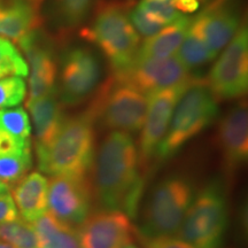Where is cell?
<instances>
[{"mask_svg": "<svg viewBox=\"0 0 248 248\" xmlns=\"http://www.w3.org/2000/svg\"><path fill=\"white\" fill-rule=\"evenodd\" d=\"M207 85L217 101L243 98L248 89V30L241 24L210 70Z\"/></svg>", "mask_w": 248, "mask_h": 248, "instance_id": "obj_8", "label": "cell"}, {"mask_svg": "<svg viewBox=\"0 0 248 248\" xmlns=\"http://www.w3.org/2000/svg\"><path fill=\"white\" fill-rule=\"evenodd\" d=\"M240 26V12L235 0H214L198 16L192 18L190 28L215 59Z\"/></svg>", "mask_w": 248, "mask_h": 248, "instance_id": "obj_14", "label": "cell"}, {"mask_svg": "<svg viewBox=\"0 0 248 248\" xmlns=\"http://www.w3.org/2000/svg\"><path fill=\"white\" fill-rule=\"evenodd\" d=\"M138 6L159 20L164 26L173 22L183 15L173 7L170 0H141Z\"/></svg>", "mask_w": 248, "mask_h": 248, "instance_id": "obj_29", "label": "cell"}, {"mask_svg": "<svg viewBox=\"0 0 248 248\" xmlns=\"http://www.w3.org/2000/svg\"><path fill=\"white\" fill-rule=\"evenodd\" d=\"M9 187L6 184H4L1 181H0V193H4V192H8Z\"/></svg>", "mask_w": 248, "mask_h": 248, "instance_id": "obj_35", "label": "cell"}, {"mask_svg": "<svg viewBox=\"0 0 248 248\" xmlns=\"http://www.w3.org/2000/svg\"><path fill=\"white\" fill-rule=\"evenodd\" d=\"M193 197V185L186 176L173 173L157 182L142 209L138 229L141 239L176 235Z\"/></svg>", "mask_w": 248, "mask_h": 248, "instance_id": "obj_4", "label": "cell"}, {"mask_svg": "<svg viewBox=\"0 0 248 248\" xmlns=\"http://www.w3.org/2000/svg\"><path fill=\"white\" fill-rule=\"evenodd\" d=\"M38 9L30 0H0V36L18 43L38 29Z\"/></svg>", "mask_w": 248, "mask_h": 248, "instance_id": "obj_19", "label": "cell"}, {"mask_svg": "<svg viewBox=\"0 0 248 248\" xmlns=\"http://www.w3.org/2000/svg\"><path fill=\"white\" fill-rule=\"evenodd\" d=\"M172 6L178 9L179 13L190 14L198 11L200 1L199 0H172Z\"/></svg>", "mask_w": 248, "mask_h": 248, "instance_id": "obj_34", "label": "cell"}, {"mask_svg": "<svg viewBox=\"0 0 248 248\" xmlns=\"http://www.w3.org/2000/svg\"><path fill=\"white\" fill-rule=\"evenodd\" d=\"M48 179L39 171L28 173L12 190L17 212L23 221L35 222L47 212Z\"/></svg>", "mask_w": 248, "mask_h": 248, "instance_id": "obj_17", "label": "cell"}, {"mask_svg": "<svg viewBox=\"0 0 248 248\" xmlns=\"http://www.w3.org/2000/svg\"><path fill=\"white\" fill-rule=\"evenodd\" d=\"M145 248H195L177 235H160V237L141 239Z\"/></svg>", "mask_w": 248, "mask_h": 248, "instance_id": "obj_32", "label": "cell"}, {"mask_svg": "<svg viewBox=\"0 0 248 248\" xmlns=\"http://www.w3.org/2000/svg\"><path fill=\"white\" fill-rule=\"evenodd\" d=\"M30 63L29 94L27 102L45 97L57 90L59 64L51 43L38 29L17 43Z\"/></svg>", "mask_w": 248, "mask_h": 248, "instance_id": "obj_15", "label": "cell"}, {"mask_svg": "<svg viewBox=\"0 0 248 248\" xmlns=\"http://www.w3.org/2000/svg\"><path fill=\"white\" fill-rule=\"evenodd\" d=\"M199 1H201V2H207V1H209V0H199Z\"/></svg>", "mask_w": 248, "mask_h": 248, "instance_id": "obj_39", "label": "cell"}, {"mask_svg": "<svg viewBox=\"0 0 248 248\" xmlns=\"http://www.w3.org/2000/svg\"><path fill=\"white\" fill-rule=\"evenodd\" d=\"M0 129L23 140H30L31 125L29 116L21 107L0 109Z\"/></svg>", "mask_w": 248, "mask_h": 248, "instance_id": "obj_27", "label": "cell"}, {"mask_svg": "<svg viewBox=\"0 0 248 248\" xmlns=\"http://www.w3.org/2000/svg\"><path fill=\"white\" fill-rule=\"evenodd\" d=\"M177 58L188 71L198 69L214 60L207 46L199 36L191 30V28L179 46Z\"/></svg>", "mask_w": 248, "mask_h": 248, "instance_id": "obj_23", "label": "cell"}, {"mask_svg": "<svg viewBox=\"0 0 248 248\" xmlns=\"http://www.w3.org/2000/svg\"><path fill=\"white\" fill-rule=\"evenodd\" d=\"M30 1H31V2H33V4H35V5L37 6V7H39V5L42 4L43 0H30Z\"/></svg>", "mask_w": 248, "mask_h": 248, "instance_id": "obj_37", "label": "cell"}, {"mask_svg": "<svg viewBox=\"0 0 248 248\" xmlns=\"http://www.w3.org/2000/svg\"><path fill=\"white\" fill-rule=\"evenodd\" d=\"M26 82L22 77L11 76L0 78V109L17 106L26 97Z\"/></svg>", "mask_w": 248, "mask_h": 248, "instance_id": "obj_28", "label": "cell"}, {"mask_svg": "<svg viewBox=\"0 0 248 248\" xmlns=\"http://www.w3.org/2000/svg\"><path fill=\"white\" fill-rule=\"evenodd\" d=\"M89 177L94 203L100 209L121 210L130 218L137 215L144 179L130 133L111 131L102 139Z\"/></svg>", "mask_w": 248, "mask_h": 248, "instance_id": "obj_1", "label": "cell"}, {"mask_svg": "<svg viewBox=\"0 0 248 248\" xmlns=\"http://www.w3.org/2000/svg\"><path fill=\"white\" fill-rule=\"evenodd\" d=\"M18 219V212L12 195L8 192L0 193V224Z\"/></svg>", "mask_w": 248, "mask_h": 248, "instance_id": "obj_33", "label": "cell"}, {"mask_svg": "<svg viewBox=\"0 0 248 248\" xmlns=\"http://www.w3.org/2000/svg\"><path fill=\"white\" fill-rule=\"evenodd\" d=\"M93 204L89 176H54L48 181V212L61 222L76 229L92 213Z\"/></svg>", "mask_w": 248, "mask_h": 248, "instance_id": "obj_12", "label": "cell"}, {"mask_svg": "<svg viewBox=\"0 0 248 248\" xmlns=\"http://www.w3.org/2000/svg\"><path fill=\"white\" fill-rule=\"evenodd\" d=\"M82 37L101 49L114 74L132 63L140 46V36L132 26L126 8L116 2L102 5L91 26L82 31Z\"/></svg>", "mask_w": 248, "mask_h": 248, "instance_id": "obj_6", "label": "cell"}, {"mask_svg": "<svg viewBox=\"0 0 248 248\" xmlns=\"http://www.w3.org/2000/svg\"><path fill=\"white\" fill-rule=\"evenodd\" d=\"M218 115L217 100L201 79H192L176 105L172 117L154 159L157 163L171 159L186 142L208 128Z\"/></svg>", "mask_w": 248, "mask_h": 248, "instance_id": "obj_3", "label": "cell"}, {"mask_svg": "<svg viewBox=\"0 0 248 248\" xmlns=\"http://www.w3.org/2000/svg\"><path fill=\"white\" fill-rule=\"evenodd\" d=\"M113 77L147 97L154 92L192 80L188 70L177 57L164 59L136 57L128 68L114 74Z\"/></svg>", "mask_w": 248, "mask_h": 248, "instance_id": "obj_11", "label": "cell"}, {"mask_svg": "<svg viewBox=\"0 0 248 248\" xmlns=\"http://www.w3.org/2000/svg\"><path fill=\"white\" fill-rule=\"evenodd\" d=\"M95 122L88 110L66 117L57 136L45 146H36L42 173L54 176H90L97 151Z\"/></svg>", "mask_w": 248, "mask_h": 248, "instance_id": "obj_2", "label": "cell"}, {"mask_svg": "<svg viewBox=\"0 0 248 248\" xmlns=\"http://www.w3.org/2000/svg\"><path fill=\"white\" fill-rule=\"evenodd\" d=\"M30 140H23L0 129V156L22 153L30 148Z\"/></svg>", "mask_w": 248, "mask_h": 248, "instance_id": "obj_31", "label": "cell"}, {"mask_svg": "<svg viewBox=\"0 0 248 248\" xmlns=\"http://www.w3.org/2000/svg\"><path fill=\"white\" fill-rule=\"evenodd\" d=\"M0 248H14V247L12 246L11 244L6 243V241H1V240H0Z\"/></svg>", "mask_w": 248, "mask_h": 248, "instance_id": "obj_36", "label": "cell"}, {"mask_svg": "<svg viewBox=\"0 0 248 248\" xmlns=\"http://www.w3.org/2000/svg\"><path fill=\"white\" fill-rule=\"evenodd\" d=\"M123 248H138V247L133 246V245H132V244H130V245H128V246H125V247H123Z\"/></svg>", "mask_w": 248, "mask_h": 248, "instance_id": "obj_38", "label": "cell"}, {"mask_svg": "<svg viewBox=\"0 0 248 248\" xmlns=\"http://www.w3.org/2000/svg\"><path fill=\"white\" fill-rule=\"evenodd\" d=\"M217 146L228 176L233 177L248 159V109L241 101L230 108L217 126Z\"/></svg>", "mask_w": 248, "mask_h": 248, "instance_id": "obj_16", "label": "cell"}, {"mask_svg": "<svg viewBox=\"0 0 248 248\" xmlns=\"http://www.w3.org/2000/svg\"><path fill=\"white\" fill-rule=\"evenodd\" d=\"M26 105L32 119L36 146H45L57 136L66 119L58 89Z\"/></svg>", "mask_w": 248, "mask_h": 248, "instance_id": "obj_18", "label": "cell"}, {"mask_svg": "<svg viewBox=\"0 0 248 248\" xmlns=\"http://www.w3.org/2000/svg\"><path fill=\"white\" fill-rule=\"evenodd\" d=\"M31 224L38 238L39 248H79L76 229L61 222L48 210Z\"/></svg>", "mask_w": 248, "mask_h": 248, "instance_id": "obj_21", "label": "cell"}, {"mask_svg": "<svg viewBox=\"0 0 248 248\" xmlns=\"http://www.w3.org/2000/svg\"><path fill=\"white\" fill-rule=\"evenodd\" d=\"M0 240L11 244L14 248H39L32 224L20 218L0 224Z\"/></svg>", "mask_w": 248, "mask_h": 248, "instance_id": "obj_25", "label": "cell"}, {"mask_svg": "<svg viewBox=\"0 0 248 248\" xmlns=\"http://www.w3.org/2000/svg\"><path fill=\"white\" fill-rule=\"evenodd\" d=\"M129 17L132 26L135 27L136 30H137V32L140 33L142 36H145L146 38L154 36L155 33L159 32L163 27H166L163 23H161L159 20H156L154 16H152L150 13H147L146 11H144V9L139 7V6L135 7V9H132Z\"/></svg>", "mask_w": 248, "mask_h": 248, "instance_id": "obj_30", "label": "cell"}, {"mask_svg": "<svg viewBox=\"0 0 248 248\" xmlns=\"http://www.w3.org/2000/svg\"><path fill=\"white\" fill-rule=\"evenodd\" d=\"M191 82L161 90L147 97V111L140 129V139L137 148L140 171L151 167L157 147L168 130L176 105Z\"/></svg>", "mask_w": 248, "mask_h": 248, "instance_id": "obj_10", "label": "cell"}, {"mask_svg": "<svg viewBox=\"0 0 248 248\" xmlns=\"http://www.w3.org/2000/svg\"><path fill=\"white\" fill-rule=\"evenodd\" d=\"M94 0H53L52 12L57 26L69 32L85 22Z\"/></svg>", "mask_w": 248, "mask_h": 248, "instance_id": "obj_22", "label": "cell"}, {"mask_svg": "<svg viewBox=\"0 0 248 248\" xmlns=\"http://www.w3.org/2000/svg\"><path fill=\"white\" fill-rule=\"evenodd\" d=\"M147 104V95L113 77L99 90L88 111L104 129L131 135L140 131Z\"/></svg>", "mask_w": 248, "mask_h": 248, "instance_id": "obj_7", "label": "cell"}, {"mask_svg": "<svg viewBox=\"0 0 248 248\" xmlns=\"http://www.w3.org/2000/svg\"><path fill=\"white\" fill-rule=\"evenodd\" d=\"M32 167L31 148L22 153L0 156V181L8 186H14L28 175Z\"/></svg>", "mask_w": 248, "mask_h": 248, "instance_id": "obj_24", "label": "cell"}, {"mask_svg": "<svg viewBox=\"0 0 248 248\" xmlns=\"http://www.w3.org/2000/svg\"><path fill=\"white\" fill-rule=\"evenodd\" d=\"M29 73L27 61L16 46L7 38L0 37V78L26 77Z\"/></svg>", "mask_w": 248, "mask_h": 248, "instance_id": "obj_26", "label": "cell"}, {"mask_svg": "<svg viewBox=\"0 0 248 248\" xmlns=\"http://www.w3.org/2000/svg\"><path fill=\"white\" fill-rule=\"evenodd\" d=\"M228 222L225 187L213 179L194 194L176 235L195 248H219Z\"/></svg>", "mask_w": 248, "mask_h": 248, "instance_id": "obj_5", "label": "cell"}, {"mask_svg": "<svg viewBox=\"0 0 248 248\" xmlns=\"http://www.w3.org/2000/svg\"><path fill=\"white\" fill-rule=\"evenodd\" d=\"M76 231L79 248H123L132 244L136 232L125 213L106 209L90 214Z\"/></svg>", "mask_w": 248, "mask_h": 248, "instance_id": "obj_13", "label": "cell"}, {"mask_svg": "<svg viewBox=\"0 0 248 248\" xmlns=\"http://www.w3.org/2000/svg\"><path fill=\"white\" fill-rule=\"evenodd\" d=\"M192 17L183 14L173 22L167 24L154 36L148 37L139 46L136 57L140 58H170L178 51L186 33L190 29Z\"/></svg>", "mask_w": 248, "mask_h": 248, "instance_id": "obj_20", "label": "cell"}, {"mask_svg": "<svg viewBox=\"0 0 248 248\" xmlns=\"http://www.w3.org/2000/svg\"><path fill=\"white\" fill-rule=\"evenodd\" d=\"M101 64L95 53L85 46H73L61 58L58 93L62 105L76 106L95 91L100 82Z\"/></svg>", "mask_w": 248, "mask_h": 248, "instance_id": "obj_9", "label": "cell"}]
</instances>
